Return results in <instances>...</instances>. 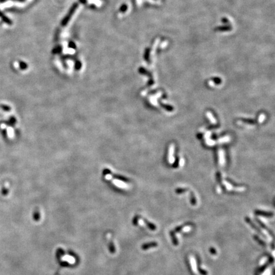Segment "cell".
Returning a JSON list of instances; mask_svg holds the SVG:
<instances>
[{"label":"cell","instance_id":"6da1fadb","mask_svg":"<svg viewBox=\"0 0 275 275\" xmlns=\"http://www.w3.org/2000/svg\"><path fill=\"white\" fill-rule=\"evenodd\" d=\"M77 7H78V4H77V3H74L72 6V7L71 8V9L70 10V11H68V13L66 15V16L64 17V19L62 20V21L61 22V24H62V26H65V25L68 24V22H69V21H70L71 17L72 16V15L74 13V11H75V10L76 9Z\"/></svg>","mask_w":275,"mask_h":275},{"label":"cell","instance_id":"7a4b0ae2","mask_svg":"<svg viewBox=\"0 0 275 275\" xmlns=\"http://www.w3.org/2000/svg\"><path fill=\"white\" fill-rule=\"evenodd\" d=\"M157 246V243L156 242H151V243H146V244L143 245L142 246V248L143 250H146L147 249H148L152 247H155V246Z\"/></svg>","mask_w":275,"mask_h":275},{"label":"cell","instance_id":"3957f363","mask_svg":"<svg viewBox=\"0 0 275 275\" xmlns=\"http://www.w3.org/2000/svg\"><path fill=\"white\" fill-rule=\"evenodd\" d=\"M0 18L2 19L3 21L5 22V23H7V24H8L10 25V24H12V22L11 21V20L8 19L7 16H5L4 14L3 13V12H1V11H0Z\"/></svg>","mask_w":275,"mask_h":275},{"label":"cell","instance_id":"277c9868","mask_svg":"<svg viewBox=\"0 0 275 275\" xmlns=\"http://www.w3.org/2000/svg\"><path fill=\"white\" fill-rule=\"evenodd\" d=\"M246 222H247L248 223H250V225H252V227H253V228H254V229H256V231H257L258 232H259V233H260V234H261V235H262V236H264V237H266V236H264V234H263V233H262V232H261V231H260V230H259V229H258V228H257V227H256V225H254V223H252V222L251 221V220H250V219H248V218H246Z\"/></svg>","mask_w":275,"mask_h":275},{"label":"cell","instance_id":"5b68a950","mask_svg":"<svg viewBox=\"0 0 275 275\" xmlns=\"http://www.w3.org/2000/svg\"><path fill=\"white\" fill-rule=\"evenodd\" d=\"M256 213L257 215H260L266 216V217L273 216V213H269V212H264V211H256Z\"/></svg>","mask_w":275,"mask_h":275},{"label":"cell","instance_id":"8992f818","mask_svg":"<svg viewBox=\"0 0 275 275\" xmlns=\"http://www.w3.org/2000/svg\"><path fill=\"white\" fill-rule=\"evenodd\" d=\"M144 221H145V222L146 223H147V225L148 226V227L150 228V229H151V230H154V231L156 230V226H155L154 224H152V223H150L149 222H148L147 220H146L145 219H144Z\"/></svg>","mask_w":275,"mask_h":275},{"label":"cell","instance_id":"52a82bcc","mask_svg":"<svg viewBox=\"0 0 275 275\" xmlns=\"http://www.w3.org/2000/svg\"><path fill=\"white\" fill-rule=\"evenodd\" d=\"M256 220H257V222L258 223H259V224H260V225H261V226H262V227L263 228H264V229H266V230H267V231H268L269 232V233H271V236H273V233H271V231L270 230H269V229H268V228L267 227H266V225H264V224H263V223H262L261 222H260V221H259V220H257V219H256Z\"/></svg>","mask_w":275,"mask_h":275},{"label":"cell","instance_id":"ba28073f","mask_svg":"<svg viewBox=\"0 0 275 275\" xmlns=\"http://www.w3.org/2000/svg\"><path fill=\"white\" fill-rule=\"evenodd\" d=\"M0 107H1V108L3 110H4L5 111H9L11 110V108L10 107H8V105H1L0 106Z\"/></svg>","mask_w":275,"mask_h":275},{"label":"cell","instance_id":"9c48e42d","mask_svg":"<svg viewBox=\"0 0 275 275\" xmlns=\"http://www.w3.org/2000/svg\"><path fill=\"white\" fill-rule=\"evenodd\" d=\"M109 248H110V251L111 253L114 254L115 252V248L113 245V243L112 242L110 243V245H109Z\"/></svg>","mask_w":275,"mask_h":275},{"label":"cell","instance_id":"30bf717a","mask_svg":"<svg viewBox=\"0 0 275 275\" xmlns=\"http://www.w3.org/2000/svg\"><path fill=\"white\" fill-rule=\"evenodd\" d=\"M19 66L21 68V69H22V70H25V69H26L28 68V65L26 63L21 61L19 62Z\"/></svg>","mask_w":275,"mask_h":275},{"label":"cell","instance_id":"8fae6325","mask_svg":"<svg viewBox=\"0 0 275 275\" xmlns=\"http://www.w3.org/2000/svg\"><path fill=\"white\" fill-rule=\"evenodd\" d=\"M40 215L38 213V211H35L34 213V220L35 221H38L40 220Z\"/></svg>","mask_w":275,"mask_h":275},{"label":"cell","instance_id":"7c38bea8","mask_svg":"<svg viewBox=\"0 0 275 275\" xmlns=\"http://www.w3.org/2000/svg\"><path fill=\"white\" fill-rule=\"evenodd\" d=\"M170 234H171V237H172V240H173V243H174V245H177L178 242H177V240L176 239L175 236H174V233H173V231H171Z\"/></svg>","mask_w":275,"mask_h":275},{"label":"cell","instance_id":"4fadbf2b","mask_svg":"<svg viewBox=\"0 0 275 275\" xmlns=\"http://www.w3.org/2000/svg\"><path fill=\"white\" fill-rule=\"evenodd\" d=\"M8 192V189H7V188L3 187V188H2L1 193H2L3 195H4V196H5V195H7Z\"/></svg>","mask_w":275,"mask_h":275},{"label":"cell","instance_id":"5bb4252c","mask_svg":"<svg viewBox=\"0 0 275 275\" xmlns=\"http://www.w3.org/2000/svg\"><path fill=\"white\" fill-rule=\"evenodd\" d=\"M2 135L3 136L5 139L7 138V129H3L2 131Z\"/></svg>","mask_w":275,"mask_h":275},{"label":"cell","instance_id":"9a60e30c","mask_svg":"<svg viewBox=\"0 0 275 275\" xmlns=\"http://www.w3.org/2000/svg\"><path fill=\"white\" fill-rule=\"evenodd\" d=\"M254 238H256V240L257 241L259 242V243H260V244H261L262 245H263V246H265V245H266V243H264L263 241H262L261 240H260L259 238H258V237H257V236H254Z\"/></svg>","mask_w":275,"mask_h":275},{"label":"cell","instance_id":"2e32d148","mask_svg":"<svg viewBox=\"0 0 275 275\" xmlns=\"http://www.w3.org/2000/svg\"><path fill=\"white\" fill-rule=\"evenodd\" d=\"M210 252H211V253H212V254H213V252H214V253H215H215H216V252H215V249H213V248H211V250H210Z\"/></svg>","mask_w":275,"mask_h":275},{"label":"cell","instance_id":"e0dca14e","mask_svg":"<svg viewBox=\"0 0 275 275\" xmlns=\"http://www.w3.org/2000/svg\"><path fill=\"white\" fill-rule=\"evenodd\" d=\"M5 1H6V0H0V2H4Z\"/></svg>","mask_w":275,"mask_h":275}]
</instances>
